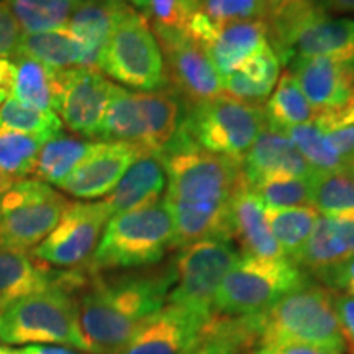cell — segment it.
Segmentation results:
<instances>
[{
    "instance_id": "f1b7e54d",
    "label": "cell",
    "mask_w": 354,
    "mask_h": 354,
    "mask_svg": "<svg viewBox=\"0 0 354 354\" xmlns=\"http://www.w3.org/2000/svg\"><path fill=\"white\" fill-rule=\"evenodd\" d=\"M12 61V99L26 107L55 112L57 71L24 55H15Z\"/></svg>"
},
{
    "instance_id": "f35d334b",
    "label": "cell",
    "mask_w": 354,
    "mask_h": 354,
    "mask_svg": "<svg viewBox=\"0 0 354 354\" xmlns=\"http://www.w3.org/2000/svg\"><path fill=\"white\" fill-rule=\"evenodd\" d=\"M315 120L335 151L346 162L354 159V94L342 107L317 113Z\"/></svg>"
},
{
    "instance_id": "2e32d148",
    "label": "cell",
    "mask_w": 354,
    "mask_h": 354,
    "mask_svg": "<svg viewBox=\"0 0 354 354\" xmlns=\"http://www.w3.org/2000/svg\"><path fill=\"white\" fill-rule=\"evenodd\" d=\"M143 149L122 141H99L94 151L57 189L82 201L107 197Z\"/></svg>"
},
{
    "instance_id": "4dcf8cb0",
    "label": "cell",
    "mask_w": 354,
    "mask_h": 354,
    "mask_svg": "<svg viewBox=\"0 0 354 354\" xmlns=\"http://www.w3.org/2000/svg\"><path fill=\"white\" fill-rule=\"evenodd\" d=\"M269 228L274 240L281 246L287 259L299 258L312 236L320 214L313 205L292 207V209H266Z\"/></svg>"
},
{
    "instance_id": "db71d44e",
    "label": "cell",
    "mask_w": 354,
    "mask_h": 354,
    "mask_svg": "<svg viewBox=\"0 0 354 354\" xmlns=\"http://www.w3.org/2000/svg\"><path fill=\"white\" fill-rule=\"evenodd\" d=\"M250 354H258V353H256V351H253V353H250Z\"/></svg>"
},
{
    "instance_id": "ba28073f",
    "label": "cell",
    "mask_w": 354,
    "mask_h": 354,
    "mask_svg": "<svg viewBox=\"0 0 354 354\" xmlns=\"http://www.w3.org/2000/svg\"><path fill=\"white\" fill-rule=\"evenodd\" d=\"M264 127L263 105L221 94L194 105L179 130L198 148L243 162Z\"/></svg>"
},
{
    "instance_id": "f6af8a7d",
    "label": "cell",
    "mask_w": 354,
    "mask_h": 354,
    "mask_svg": "<svg viewBox=\"0 0 354 354\" xmlns=\"http://www.w3.org/2000/svg\"><path fill=\"white\" fill-rule=\"evenodd\" d=\"M258 354H344L346 351L339 349L312 346V344H300V343H284L274 344V346H261L256 349Z\"/></svg>"
},
{
    "instance_id": "8d00e7d4",
    "label": "cell",
    "mask_w": 354,
    "mask_h": 354,
    "mask_svg": "<svg viewBox=\"0 0 354 354\" xmlns=\"http://www.w3.org/2000/svg\"><path fill=\"white\" fill-rule=\"evenodd\" d=\"M315 177L274 176L251 185L266 209H292L313 205Z\"/></svg>"
},
{
    "instance_id": "f546056e",
    "label": "cell",
    "mask_w": 354,
    "mask_h": 354,
    "mask_svg": "<svg viewBox=\"0 0 354 354\" xmlns=\"http://www.w3.org/2000/svg\"><path fill=\"white\" fill-rule=\"evenodd\" d=\"M17 55L33 57L56 71L82 68L84 61L81 43L68 32V28L56 30V32L21 35Z\"/></svg>"
},
{
    "instance_id": "60d3db41",
    "label": "cell",
    "mask_w": 354,
    "mask_h": 354,
    "mask_svg": "<svg viewBox=\"0 0 354 354\" xmlns=\"http://www.w3.org/2000/svg\"><path fill=\"white\" fill-rule=\"evenodd\" d=\"M201 10V0H149L151 25L185 32L192 15Z\"/></svg>"
},
{
    "instance_id": "f907efd6",
    "label": "cell",
    "mask_w": 354,
    "mask_h": 354,
    "mask_svg": "<svg viewBox=\"0 0 354 354\" xmlns=\"http://www.w3.org/2000/svg\"><path fill=\"white\" fill-rule=\"evenodd\" d=\"M125 2H130L133 3L135 7L141 8V10L148 12V7H149V0H125Z\"/></svg>"
},
{
    "instance_id": "7402d4cb",
    "label": "cell",
    "mask_w": 354,
    "mask_h": 354,
    "mask_svg": "<svg viewBox=\"0 0 354 354\" xmlns=\"http://www.w3.org/2000/svg\"><path fill=\"white\" fill-rule=\"evenodd\" d=\"M354 258V220L320 216L295 264L323 276Z\"/></svg>"
},
{
    "instance_id": "4fadbf2b",
    "label": "cell",
    "mask_w": 354,
    "mask_h": 354,
    "mask_svg": "<svg viewBox=\"0 0 354 354\" xmlns=\"http://www.w3.org/2000/svg\"><path fill=\"white\" fill-rule=\"evenodd\" d=\"M151 26L165 57L167 79L190 104L198 105L223 94L221 76L201 44L185 32Z\"/></svg>"
},
{
    "instance_id": "4316f807",
    "label": "cell",
    "mask_w": 354,
    "mask_h": 354,
    "mask_svg": "<svg viewBox=\"0 0 354 354\" xmlns=\"http://www.w3.org/2000/svg\"><path fill=\"white\" fill-rule=\"evenodd\" d=\"M279 63L272 48L266 46L246 61L241 68L221 77L223 91L233 99L261 105L279 81Z\"/></svg>"
},
{
    "instance_id": "bcb514c9",
    "label": "cell",
    "mask_w": 354,
    "mask_h": 354,
    "mask_svg": "<svg viewBox=\"0 0 354 354\" xmlns=\"http://www.w3.org/2000/svg\"><path fill=\"white\" fill-rule=\"evenodd\" d=\"M17 354H91L79 349L57 346V344H28V346L15 348Z\"/></svg>"
},
{
    "instance_id": "7bdbcfd3",
    "label": "cell",
    "mask_w": 354,
    "mask_h": 354,
    "mask_svg": "<svg viewBox=\"0 0 354 354\" xmlns=\"http://www.w3.org/2000/svg\"><path fill=\"white\" fill-rule=\"evenodd\" d=\"M333 304L346 343V351L354 354V297L348 294H335Z\"/></svg>"
},
{
    "instance_id": "c3c4849f",
    "label": "cell",
    "mask_w": 354,
    "mask_h": 354,
    "mask_svg": "<svg viewBox=\"0 0 354 354\" xmlns=\"http://www.w3.org/2000/svg\"><path fill=\"white\" fill-rule=\"evenodd\" d=\"M263 2L266 6V12H271V10H276V8L287 6V3L295 2V0H263Z\"/></svg>"
},
{
    "instance_id": "e0dca14e",
    "label": "cell",
    "mask_w": 354,
    "mask_h": 354,
    "mask_svg": "<svg viewBox=\"0 0 354 354\" xmlns=\"http://www.w3.org/2000/svg\"><path fill=\"white\" fill-rule=\"evenodd\" d=\"M292 74L317 113L346 104L354 94V64L330 57H308L292 63Z\"/></svg>"
},
{
    "instance_id": "ee69618b",
    "label": "cell",
    "mask_w": 354,
    "mask_h": 354,
    "mask_svg": "<svg viewBox=\"0 0 354 354\" xmlns=\"http://www.w3.org/2000/svg\"><path fill=\"white\" fill-rule=\"evenodd\" d=\"M326 284L335 289L344 290V294L354 297V258L348 259L346 263L336 266L331 271L320 276Z\"/></svg>"
},
{
    "instance_id": "d590c367",
    "label": "cell",
    "mask_w": 354,
    "mask_h": 354,
    "mask_svg": "<svg viewBox=\"0 0 354 354\" xmlns=\"http://www.w3.org/2000/svg\"><path fill=\"white\" fill-rule=\"evenodd\" d=\"M284 133L289 136L295 148L299 149V153L305 158V161L317 172H335L346 169L348 162L335 151L315 118L304 123V125L290 128Z\"/></svg>"
},
{
    "instance_id": "cb8c5ba5",
    "label": "cell",
    "mask_w": 354,
    "mask_h": 354,
    "mask_svg": "<svg viewBox=\"0 0 354 354\" xmlns=\"http://www.w3.org/2000/svg\"><path fill=\"white\" fill-rule=\"evenodd\" d=\"M308 57L351 63L354 59V20L322 17L297 35L290 51V63Z\"/></svg>"
},
{
    "instance_id": "74e56055",
    "label": "cell",
    "mask_w": 354,
    "mask_h": 354,
    "mask_svg": "<svg viewBox=\"0 0 354 354\" xmlns=\"http://www.w3.org/2000/svg\"><path fill=\"white\" fill-rule=\"evenodd\" d=\"M61 127L63 122L55 112L26 107L12 97H8L0 107V128L32 133V135L55 136L61 133Z\"/></svg>"
},
{
    "instance_id": "603a6c76",
    "label": "cell",
    "mask_w": 354,
    "mask_h": 354,
    "mask_svg": "<svg viewBox=\"0 0 354 354\" xmlns=\"http://www.w3.org/2000/svg\"><path fill=\"white\" fill-rule=\"evenodd\" d=\"M268 44V28L264 20H243L220 25L218 33L205 51L223 77L241 68Z\"/></svg>"
},
{
    "instance_id": "9a60e30c",
    "label": "cell",
    "mask_w": 354,
    "mask_h": 354,
    "mask_svg": "<svg viewBox=\"0 0 354 354\" xmlns=\"http://www.w3.org/2000/svg\"><path fill=\"white\" fill-rule=\"evenodd\" d=\"M86 269L59 271L44 264L26 250H0V312L17 300L56 286H74L82 290L87 284Z\"/></svg>"
},
{
    "instance_id": "d6a6232c",
    "label": "cell",
    "mask_w": 354,
    "mask_h": 354,
    "mask_svg": "<svg viewBox=\"0 0 354 354\" xmlns=\"http://www.w3.org/2000/svg\"><path fill=\"white\" fill-rule=\"evenodd\" d=\"M19 21L21 33H44L68 28L77 0H6Z\"/></svg>"
},
{
    "instance_id": "52a82bcc",
    "label": "cell",
    "mask_w": 354,
    "mask_h": 354,
    "mask_svg": "<svg viewBox=\"0 0 354 354\" xmlns=\"http://www.w3.org/2000/svg\"><path fill=\"white\" fill-rule=\"evenodd\" d=\"M302 286L305 276L294 261L241 256L216 292L214 313L225 317L261 315Z\"/></svg>"
},
{
    "instance_id": "f5cc1de1",
    "label": "cell",
    "mask_w": 354,
    "mask_h": 354,
    "mask_svg": "<svg viewBox=\"0 0 354 354\" xmlns=\"http://www.w3.org/2000/svg\"><path fill=\"white\" fill-rule=\"evenodd\" d=\"M346 171L349 172V176H351L353 179H354V159H351V161L348 162V166H346Z\"/></svg>"
},
{
    "instance_id": "d4e9b609",
    "label": "cell",
    "mask_w": 354,
    "mask_h": 354,
    "mask_svg": "<svg viewBox=\"0 0 354 354\" xmlns=\"http://www.w3.org/2000/svg\"><path fill=\"white\" fill-rule=\"evenodd\" d=\"M97 140L122 141L149 149V120L143 92L113 87Z\"/></svg>"
},
{
    "instance_id": "ac0fdd59",
    "label": "cell",
    "mask_w": 354,
    "mask_h": 354,
    "mask_svg": "<svg viewBox=\"0 0 354 354\" xmlns=\"http://www.w3.org/2000/svg\"><path fill=\"white\" fill-rule=\"evenodd\" d=\"M230 230L232 240L234 238L241 248V256L263 259L286 258L269 228L264 203L256 196L246 177L230 203Z\"/></svg>"
},
{
    "instance_id": "9f6ffc18",
    "label": "cell",
    "mask_w": 354,
    "mask_h": 354,
    "mask_svg": "<svg viewBox=\"0 0 354 354\" xmlns=\"http://www.w3.org/2000/svg\"><path fill=\"white\" fill-rule=\"evenodd\" d=\"M351 63H353V64H354V59H353V61H351Z\"/></svg>"
},
{
    "instance_id": "b9f144b4",
    "label": "cell",
    "mask_w": 354,
    "mask_h": 354,
    "mask_svg": "<svg viewBox=\"0 0 354 354\" xmlns=\"http://www.w3.org/2000/svg\"><path fill=\"white\" fill-rule=\"evenodd\" d=\"M21 28L6 0H0V59L17 55Z\"/></svg>"
},
{
    "instance_id": "6da1fadb",
    "label": "cell",
    "mask_w": 354,
    "mask_h": 354,
    "mask_svg": "<svg viewBox=\"0 0 354 354\" xmlns=\"http://www.w3.org/2000/svg\"><path fill=\"white\" fill-rule=\"evenodd\" d=\"M162 156L174 248L209 238L232 241L230 203L245 179L241 162L198 148L180 130Z\"/></svg>"
},
{
    "instance_id": "3957f363",
    "label": "cell",
    "mask_w": 354,
    "mask_h": 354,
    "mask_svg": "<svg viewBox=\"0 0 354 354\" xmlns=\"http://www.w3.org/2000/svg\"><path fill=\"white\" fill-rule=\"evenodd\" d=\"M174 221L165 201L112 215L86 269L100 274L156 264L174 248Z\"/></svg>"
},
{
    "instance_id": "11a10c76",
    "label": "cell",
    "mask_w": 354,
    "mask_h": 354,
    "mask_svg": "<svg viewBox=\"0 0 354 354\" xmlns=\"http://www.w3.org/2000/svg\"><path fill=\"white\" fill-rule=\"evenodd\" d=\"M77 2H84V0H77Z\"/></svg>"
},
{
    "instance_id": "1f68e13d",
    "label": "cell",
    "mask_w": 354,
    "mask_h": 354,
    "mask_svg": "<svg viewBox=\"0 0 354 354\" xmlns=\"http://www.w3.org/2000/svg\"><path fill=\"white\" fill-rule=\"evenodd\" d=\"M264 115L269 127L287 131L313 120L317 112L310 105L294 74L287 71L279 77L276 91L264 107Z\"/></svg>"
},
{
    "instance_id": "ab89813d",
    "label": "cell",
    "mask_w": 354,
    "mask_h": 354,
    "mask_svg": "<svg viewBox=\"0 0 354 354\" xmlns=\"http://www.w3.org/2000/svg\"><path fill=\"white\" fill-rule=\"evenodd\" d=\"M201 7L220 25L243 20H263L266 15L263 0H201Z\"/></svg>"
},
{
    "instance_id": "277c9868",
    "label": "cell",
    "mask_w": 354,
    "mask_h": 354,
    "mask_svg": "<svg viewBox=\"0 0 354 354\" xmlns=\"http://www.w3.org/2000/svg\"><path fill=\"white\" fill-rule=\"evenodd\" d=\"M74 286H56L17 300L0 312L2 346L57 344L91 353L79 322Z\"/></svg>"
},
{
    "instance_id": "8fae6325",
    "label": "cell",
    "mask_w": 354,
    "mask_h": 354,
    "mask_svg": "<svg viewBox=\"0 0 354 354\" xmlns=\"http://www.w3.org/2000/svg\"><path fill=\"white\" fill-rule=\"evenodd\" d=\"M110 216L104 201L71 202L59 223L32 254L51 268L77 269L92 258Z\"/></svg>"
},
{
    "instance_id": "816d5d0a",
    "label": "cell",
    "mask_w": 354,
    "mask_h": 354,
    "mask_svg": "<svg viewBox=\"0 0 354 354\" xmlns=\"http://www.w3.org/2000/svg\"><path fill=\"white\" fill-rule=\"evenodd\" d=\"M0 354H17V351H15V348L0 346Z\"/></svg>"
},
{
    "instance_id": "7a4b0ae2",
    "label": "cell",
    "mask_w": 354,
    "mask_h": 354,
    "mask_svg": "<svg viewBox=\"0 0 354 354\" xmlns=\"http://www.w3.org/2000/svg\"><path fill=\"white\" fill-rule=\"evenodd\" d=\"M174 269L104 277L91 274L77 295L79 322L91 354H115L165 307Z\"/></svg>"
},
{
    "instance_id": "5b68a950",
    "label": "cell",
    "mask_w": 354,
    "mask_h": 354,
    "mask_svg": "<svg viewBox=\"0 0 354 354\" xmlns=\"http://www.w3.org/2000/svg\"><path fill=\"white\" fill-rule=\"evenodd\" d=\"M333 299V290L307 284L284 295L259 315V348L300 343L346 351Z\"/></svg>"
},
{
    "instance_id": "83f0119b",
    "label": "cell",
    "mask_w": 354,
    "mask_h": 354,
    "mask_svg": "<svg viewBox=\"0 0 354 354\" xmlns=\"http://www.w3.org/2000/svg\"><path fill=\"white\" fill-rule=\"evenodd\" d=\"M99 145V141L74 138L57 133L44 143L39 151L33 176L44 184L59 187L68 177L77 169L79 165Z\"/></svg>"
},
{
    "instance_id": "836d02e7",
    "label": "cell",
    "mask_w": 354,
    "mask_h": 354,
    "mask_svg": "<svg viewBox=\"0 0 354 354\" xmlns=\"http://www.w3.org/2000/svg\"><path fill=\"white\" fill-rule=\"evenodd\" d=\"M50 138L53 136L0 128V171L15 180L33 176L39 151Z\"/></svg>"
},
{
    "instance_id": "8992f818",
    "label": "cell",
    "mask_w": 354,
    "mask_h": 354,
    "mask_svg": "<svg viewBox=\"0 0 354 354\" xmlns=\"http://www.w3.org/2000/svg\"><path fill=\"white\" fill-rule=\"evenodd\" d=\"M99 71H104L122 86L143 92L162 91L169 82L165 57L148 17L128 3L115 20L102 51Z\"/></svg>"
},
{
    "instance_id": "9c48e42d",
    "label": "cell",
    "mask_w": 354,
    "mask_h": 354,
    "mask_svg": "<svg viewBox=\"0 0 354 354\" xmlns=\"http://www.w3.org/2000/svg\"><path fill=\"white\" fill-rule=\"evenodd\" d=\"M69 203L50 184L15 180L0 194V250L32 251L55 230Z\"/></svg>"
},
{
    "instance_id": "d6986e66",
    "label": "cell",
    "mask_w": 354,
    "mask_h": 354,
    "mask_svg": "<svg viewBox=\"0 0 354 354\" xmlns=\"http://www.w3.org/2000/svg\"><path fill=\"white\" fill-rule=\"evenodd\" d=\"M250 185L274 176L315 177L318 172L305 161L284 131L264 127L241 162Z\"/></svg>"
},
{
    "instance_id": "44dd1931",
    "label": "cell",
    "mask_w": 354,
    "mask_h": 354,
    "mask_svg": "<svg viewBox=\"0 0 354 354\" xmlns=\"http://www.w3.org/2000/svg\"><path fill=\"white\" fill-rule=\"evenodd\" d=\"M125 6V0H84L74 10L68 32L81 43L82 68L99 71L102 51L109 41L118 13Z\"/></svg>"
},
{
    "instance_id": "e575fe53",
    "label": "cell",
    "mask_w": 354,
    "mask_h": 354,
    "mask_svg": "<svg viewBox=\"0 0 354 354\" xmlns=\"http://www.w3.org/2000/svg\"><path fill=\"white\" fill-rule=\"evenodd\" d=\"M313 207L320 216L354 220V179L349 172H318L313 180Z\"/></svg>"
},
{
    "instance_id": "ffe728a7",
    "label": "cell",
    "mask_w": 354,
    "mask_h": 354,
    "mask_svg": "<svg viewBox=\"0 0 354 354\" xmlns=\"http://www.w3.org/2000/svg\"><path fill=\"white\" fill-rule=\"evenodd\" d=\"M165 185L166 169L162 151L143 149L104 202L112 215L141 209L159 202Z\"/></svg>"
},
{
    "instance_id": "7dc6e473",
    "label": "cell",
    "mask_w": 354,
    "mask_h": 354,
    "mask_svg": "<svg viewBox=\"0 0 354 354\" xmlns=\"http://www.w3.org/2000/svg\"><path fill=\"white\" fill-rule=\"evenodd\" d=\"M325 12L354 13V0H320Z\"/></svg>"
},
{
    "instance_id": "7c38bea8",
    "label": "cell",
    "mask_w": 354,
    "mask_h": 354,
    "mask_svg": "<svg viewBox=\"0 0 354 354\" xmlns=\"http://www.w3.org/2000/svg\"><path fill=\"white\" fill-rule=\"evenodd\" d=\"M115 84L88 68L57 71L55 113L77 135L97 140Z\"/></svg>"
},
{
    "instance_id": "681fc988",
    "label": "cell",
    "mask_w": 354,
    "mask_h": 354,
    "mask_svg": "<svg viewBox=\"0 0 354 354\" xmlns=\"http://www.w3.org/2000/svg\"><path fill=\"white\" fill-rule=\"evenodd\" d=\"M13 183H15V179H12V177L6 176L2 171H0V194L6 192V190L10 187Z\"/></svg>"
},
{
    "instance_id": "30bf717a",
    "label": "cell",
    "mask_w": 354,
    "mask_h": 354,
    "mask_svg": "<svg viewBox=\"0 0 354 354\" xmlns=\"http://www.w3.org/2000/svg\"><path fill=\"white\" fill-rule=\"evenodd\" d=\"M241 258L228 240H201L180 248L174 263V286L167 304L180 305L201 315H214L215 295L227 274Z\"/></svg>"
},
{
    "instance_id": "484cf974",
    "label": "cell",
    "mask_w": 354,
    "mask_h": 354,
    "mask_svg": "<svg viewBox=\"0 0 354 354\" xmlns=\"http://www.w3.org/2000/svg\"><path fill=\"white\" fill-rule=\"evenodd\" d=\"M259 342V315L225 317L214 313L203 326L192 354H250Z\"/></svg>"
},
{
    "instance_id": "5bb4252c",
    "label": "cell",
    "mask_w": 354,
    "mask_h": 354,
    "mask_svg": "<svg viewBox=\"0 0 354 354\" xmlns=\"http://www.w3.org/2000/svg\"><path fill=\"white\" fill-rule=\"evenodd\" d=\"M210 318L167 304L148 318L115 354H192Z\"/></svg>"
}]
</instances>
